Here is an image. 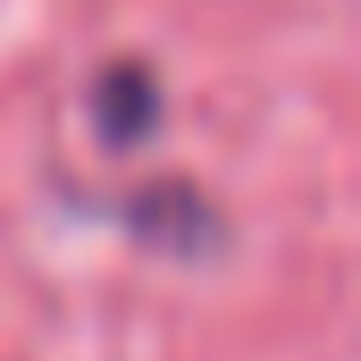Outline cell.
I'll use <instances>...</instances> for the list:
<instances>
[{
	"mask_svg": "<svg viewBox=\"0 0 361 361\" xmlns=\"http://www.w3.org/2000/svg\"><path fill=\"white\" fill-rule=\"evenodd\" d=\"M126 227H135L143 244L177 252V261H193V252H210V244H219V210H210V202H202L185 177H169V185H135V193H126Z\"/></svg>",
	"mask_w": 361,
	"mask_h": 361,
	"instance_id": "6da1fadb",
	"label": "cell"
},
{
	"mask_svg": "<svg viewBox=\"0 0 361 361\" xmlns=\"http://www.w3.org/2000/svg\"><path fill=\"white\" fill-rule=\"evenodd\" d=\"M92 126H101L109 143H143V135L160 126V76L135 68V59L101 68V85H92Z\"/></svg>",
	"mask_w": 361,
	"mask_h": 361,
	"instance_id": "7a4b0ae2",
	"label": "cell"
}]
</instances>
